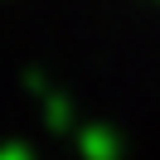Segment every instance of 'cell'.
Listing matches in <instances>:
<instances>
[{"mask_svg":"<svg viewBox=\"0 0 160 160\" xmlns=\"http://www.w3.org/2000/svg\"><path fill=\"white\" fill-rule=\"evenodd\" d=\"M0 160H29V150L24 146H0Z\"/></svg>","mask_w":160,"mask_h":160,"instance_id":"cell-1","label":"cell"}]
</instances>
